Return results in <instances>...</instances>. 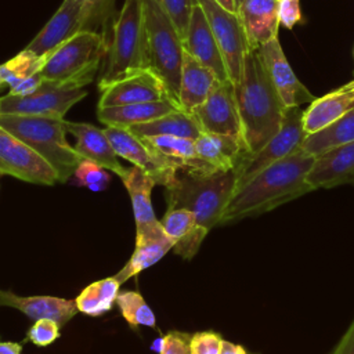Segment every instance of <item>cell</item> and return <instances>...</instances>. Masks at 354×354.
Masks as SVG:
<instances>
[{
	"label": "cell",
	"mask_w": 354,
	"mask_h": 354,
	"mask_svg": "<svg viewBox=\"0 0 354 354\" xmlns=\"http://www.w3.org/2000/svg\"><path fill=\"white\" fill-rule=\"evenodd\" d=\"M314 159V155L300 148L259 171L235 189L225 207L221 224L259 216L315 191L307 181Z\"/></svg>",
	"instance_id": "1"
},
{
	"label": "cell",
	"mask_w": 354,
	"mask_h": 354,
	"mask_svg": "<svg viewBox=\"0 0 354 354\" xmlns=\"http://www.w3.org/2000/svg\"><path fill=\"white\" fill-rule=\"evenodd\" d=\"M235 95L248 155L260 151L281 129L286 106L272 86L256 50H249Z\"/></svg>",
	"instance_id": "2"
},
{
	"label": "cell",
	"mask_w": 354,
	"mask_h": 354,
	"mask_svg": "<svg viewBox=\"0 0 354 354\" xmlns=\"http://www.w3.org/2000/svg\"><path fill=\"white\" fill-rule=\"evenodd\" d=\"M104 55L105 36L102 33L77 32L43 59L37 72L43 80L37 91L86 87L94 80Z\"/></svg>",
	"instance_id": "3"
},
{
	"label": "cell",
	"mask_w": 354,
	"mask_h": 354,
	"mask_svg": "<svg viewBox=\"0 0 354 354\" xmlns=\"http://www.w3.org/2000/svg\"><path fill=\"white\" fill-rule=\"evenodd\" d=\"M238 171L209 174L178 173L177 180L165 188L167 209L184 207L194 213L196 224L206 231L221 224L225 207L236 189Z\"/></svg>",
	"instance_id": "4"
},
{
	"label": "cell",
	"mask_w": 354,
	"mask_h": 354,
	"mask_svg": "<svg viewBox=\"0 0 354 354\" xmlns=\"http://www.w3.org/2000/svg\"><path fill=\"white\" fill-rule=\"evenodd\" d=\"M0 126L40 155L55 170L58 183H68L83 160L66 140L65 119L0 113Z\"/></svg>",
	"instance_id": "5"
},
{
	"label": "cell",
	"mask_w": 354,
	"mask_h": 354,
	"mask_svg": "<svg viewBox=\"0 0 354 354\" xmlns=\"http://www.w3.org/2000/svg\"><path fill=\"white\" fill-rule=\"evenodd\" d=\"M145 68L148 66L141 0H124L113 21L111 37L105 41L98 88Z\"/></svg>",
	"instance_id": "6"
},
{
	"label": "cell",
	"mask_w": 354,
	"mask_h": 354,
	"mask_svg": "<svg viewBox=\"0 0 354 354\" xmlns=\"http://www.w3.org/2000/svg\"><path fill=\"white\" fill-rule=\"evenodd\" d=\"M145 33L147 66L166 84L169 95L178 104L183 40L171 18L158 0H141Z\"/></svg>",
	"instance_id": "7"
},
{
	"label": "cell",
	"mask_w": 354,
	"mask_h": 354,
	"mask_svg": "<svg viewBox=\"0 0 354 354\" xmlns=\"http://www.w3.org/2000/svg\"><path fill=\"white\" fill-rule=\"evenodd\" d=\"M307 133L303 127V111L299 106H289L285 111L279 131L256 153L246 155L238 166L236 188L270 165L292 155L303 145Z\"/></svg>",
	"instance_id": "8"
},
{
	"label": "cell",
	"mask_w": 354,
	"mask_h": 354,
	"mask_svg": "<svg viewBox=\"0 0 354 354\" xmlns=\"http://www.w3.org/2000/svg\"><path fill=\"white\" fill-rule=\"evenodd\" d=\"M202 7L218 48L223 54L230 80L234 86L239 82L243 61L249 47L238 12L228 11L214 0H196Z\"/></svg>",
	"instance_id": "9"
},
{
	"label": "cell",
	"mask_w": 354,
	"mask_h": 354,
	"mask_svg": "<svg viewBox=\"0 0 354 354\" xmlns=\"http://www.w3.org/2000/svg\"><path fill=\"white\" fill-rule=\"evenodd\" d=\"M0 171L33 184L53 185L58 183L55 170L3 126H0Z\"/></svg>",
	"instance_id": "10"
},
{
	"label": "cell",
	"mask_w": 354,
	"mask_h": 354,
	"mask_svg": "<svg viewBox=\"0 0 354 354\" xmlns=\"http://www.w3.org/2000/svg\"><path fill=\"white\" fill-rule=\"evenodd\" d=\"M104 130L116 155L145 171L156 184L166 188L177 180L178 170L153 152L142 138L133 134L129 129L106 126Z\"/></svg>",
	"instance_id": "11"
},
{
	"label": "cell",
	"mask_w": 354,
	"mask_h": 354,
	"mask_svg": "<svg viewBox=\"0 0 354 354\" xmlns=\"http://www.w3.org/2000/svg\"><path fill=\"white\" fill-rule=\"evenodd\" d=\"M87 95L84 87H65L37 91L28 95L0 97V113L64 119L66 112Z\"/></svg>",
	"instance_id": "12"
},
{
	"label": "cell",
	"mask_w": 354,
	"mask_h": 354,
	"mask_svg": "<svg viewBox=\"0 0 354 354\" xmlns=\"http://www.w3.org/2000/svg\"><path fill=\"white\" fill-rule=\"evenodd\" d=\"M192 113L203 133L231 136L242 140L235 86L231 80L218 82L205 102Z\"/></svg>",
	"instance_id": "13"
},
{
	"label": "cell",
	"mask_w": 354,
	"mask_h": 354,
	"mask_svg": "<svg viewBox=\"0 0 354 354\" xmlns=\"http://www.w3.org/2000/svg\"><path fill=\"white\" fill-rule=\"evenodd\" d=\"M98 90L100 100L97 108L171 98L163 80L149 68L127 75Z\"/></svg>",
	"instance_id": "14"
},
{
	"label": "cell",
	"mask_w": 354,
	"mask_h": 354,
	"mask_svg": "<svg viewBox=\"0 0 354 354\" xmlns=\"http://www.w3.org/2000/svg\"><path fill=\"white\" fill-rule=\"evenodd\" d=\"M256 51L272 86L286 108L300 106L301 104L315 100L307 87L296 77L282 51L278 37L264 43Z\"/></svg>",
	"instance_id": "15"
},
{
	"label": "cell",
	"mask_w": 354,
	"mask_h": 354,
	"mask_svg": "<svg viewBox=\"0 0 354 354\" xmlns=\"http://www.w3.org/2000/svg\"><path fill=\"white\" fill-rule=\"evenodd\" d=\"M181 40L183 50L207 66L220 82L230 80L223 54L214 39L209 21L198 1L192 8L188 26Z\"/></svg>",
	"instance_id": "16"
},
{
	"label": "cell",
	"mask_w": 354,
	"mask_h": 354,
	"mask_svg": "<svg viewBox=\"0 0 354 354\" xmlns=\"http://www.w3.org/2000/svg\"><path fill=\"white\" fill-rule=\"evenodd\" d=\"M80 32V1L62 0L41 30L25 47L39 58H46L53 50Z\"/></svg>",
	"instance_id": "17"
},
{
	"label": "cell",
	"mask_w": 354,
	"mask_h": 354,
	"mask_svg": "<svg viewBox=\"0 0 354 354\" xmlns=\"http://www.w3.org/2000/svg\"><path fill=\"white\" fill-rule=\"evenodd\" d=\"M307 181L314 189L354 184V141L317 155Z\"/></svg>",
	"instance_id": "18"
},
{
	"label": "cell",
	"mask_w": 354,
	"mask_h": 354,
	"mask_svg": "<svg viewBox=\"0 0 354 354\" xmlns=\"http://www.w3.org/2000/svg\"><path fill=\"white\" fill-rule=\"evenodd\" d=\"M66 131L76 138L75 149L86 160H91L101 167L116 173L120 178L126 174L127 167L119 162L106 133L94 124L83 122L65 120Z\"/></svg>",
	"instance_id": "19"
},
{
	"label": "cell",
	"mask_w": 354,
	"mask_h": 354,
	"mask_svg": "<svg viewBox=\"0 0 354 354\" xmlns=\"http://www.w3.org/2000/svg\"><path fill=\"white\" fill-rule=\"evenodd\" d=\"M174 246L158 220L153 224L136 228V248L130 260L113 275L120 283L140 274L145 268L158 263Z\"/></svg>",
	"instance_id": "20"
},
{
	"label": "cell",
	"mask_w": 354,
	"mask_h": 354,
	"mask_svg": "<svg viewBox=\"0 0 354 354\" xmlns=\"http://www.w3.org/2000/svg\"><path fill=\"white\" fill-rule=\"evenodd\" d=\"M238 17L252 50L278 37V0H242Z\"/></svg>",
	"instance_id": "21"
},
{
	"label": "cell",
	"mask_w": 354,
	"mask_h": 354,
	"mask_svg": "<svg viewBox=\"0 0 354 354\" xmlns=\"http://www.w3.org/2000/svg\"><path fill=\"white\" fill-rule=\"evenodd\" d=\"M354 108V79L348 83L329 91L328 94L310 102L303 111V127L308 134H314Z\"/></svg>",
	"instance_id": "22"
},
{
	"label": "cell",
	"mask_w": 354,
	"mask_h": 354,
	"mask_svg": "<svg viewBox=\"0 0 354 354\" xmlns=\"http://www.w3.org/2000/svg\"><path fill=\"white\" fill-rule=\"evenodd\" d=\"M218 82L220 80L207 66L201 64L191 54L183 51L177 100L181 109L194 112L205 102Z\"/></svg>",
	"instance_id": "23"
},
{
	"label": "cell",
	"mask_w": 354,
	"mask_h": 354,
	"mask_svg": "<svg viewBox=\"0 0 354 354\" xmlns=\"http://www.w3.org/2000/svg\"><path fill=\"white\" fill-rule=\"evenodd\" d=\"M0 306L14 307L30 319L51 318L64 326L79 311L75 300L54 296H17L0 289Z\"/></svg>",
	"instance_id": "24"
},
{
	"label": "cell",
	"mask_w": 354,
	"mask_h": 354,
	"mask_svg": "<svg viewBox=\"0 0 354 354\" xmlns=\"http://www.w3.org/2000/svg\"><path fill=\"white\" fill-rule=\"evenodd\" d=\"M142 140L153 152L174 166L178 173L209 174L217 171L198 156L195 140L176 136H155Z\"/></svg>",
	"instance_id": "25"
},
{
	"label": "cell",
	"mask_w": 354,
	"mask_h": 354,
	"mask_svg": "<svg viewBox=\"0 0 354 354\" xmlns=\"http://www.w3.org/2000/svg\"><path fill=\"white\" fill-rule=\"evenodd\" d=\"M160 224L174 243L173 252L185 260H189L196 254L209 232L199 227L194 213L184 207L167 209Z\"/></svg>",
	"instance_id": "26"
},
{
	"label": "cell",
	"mask_w": 354,
	"mask_h": 354,
	"mask_svg": "<svg viewBox=\"0 0 354 354\" xmlns=\"http://www.w3.org/2000/svg\"><path fill=\"white\" fill-rule=\"evenodd\" d=\"M178 108L180 105L174 100L165 98L159 101L97 108V118L105 126L129 129L134 124L158 119Z\"/></svg>",
	"instance_id": "27"
},
{
	"label": "cell",
	"mask_w": 354,
	"mask_h": 354,
	"mask_svg": "<svg viewBox=\"0 0 354 354\" xmlns=\"http://www.w3.org/2000/svg\"><path fill=\"white\" fill-rule=\"evenodd\" d=\"M195 149L198 156L217 171L238 169L248 155L242 140L213 133H202L195 140Z\"/></svg>",
	"instance_id": "28"
},
{
	"label": "cell",
	"mask_w": 354,
	"mask_h": 354,
	"mask_svg": "<svg viewBox=\"0 0 354 354\" xmlns=\"http://www.w3.org/2000/svg\"><path fill=\"white\" fill-rule=\"evenodd\" d=\"M129 130L140 138L155 136H176L196 140L203 131L192 112H187L181 108L169 112L158 119L134 124Z\"/></svg>",
	"instance_id": "29"
},
{
	"label": "cell",
	"mask_w": 354,
	"mask_h": 354,
	"mask_svg": "<svg viewBox=\"0 0 354 354\" xmlns=\"http://www.w3.org/2000/svg\"><path fill=\"white\" fill-rule=\"evenodd\" d=\"M122 181L131 199L136 228L156 223L158 218L155 217L151 202V192L156 183L137 166L129 167L126 174L122 177Z\"/></svg>",
	"instance_id": "30"
},
{
	"label": "cell",
	"mask_w": 354,
	"mask_h": 354,
	"mask_svg": "<svg viewBox=\"0 0 354 354\" xmlns=\"http://www.w3.org/2000/svg\"><path fill=\"white\" fill-rule=\"evenodd\" d=\"M354 141V108L328 127L308 134L301 145V149L310 155H319L333 147Z\"/></svg>",
	"instance_id": "31"
},
{
	"label": "cell",
	"mask_w": 354,
	"mask_h": 354,
	"mask_svg": "<svg viewBox=\"0 0 354 354\" xmlns=\"http://www.w3.org/2000/svg\"><path fill=\"white\" fill-rule=\"evenodd\" d=\"M120 285L122 283L115 277L91 282L75 299L79 311L90 317L108 313L116 301Z\"/></svg>",
	"instance_id": "32"
},
{
	"label": "cell",
	"mask_w": 354,
	"mask_h": 354,
	"mask_svg": "<svg viewBox=\"0 0 354 354\" xmlns=\"http://www.w3.org/2000/svg\"><path fill=\"white\" fill-rule=\"evenodd\" d=\"M43 59L24 48L15 57L0 65V79L10 90L22 80L36 75L41 68Z\"/></svg>",
	"instance_id": "33"
},
{
	"label": "cell",
	"mask_w": 354,
	"mask_h": 354,
	"mask_svg": "<svg viewBox=\"0 0 354 354\" xmlns=\"http://www.w3.org/2000/svg\"><path fill=\"white\" fill-rule=\"evenodd\" d=\"M116 303L123 318L129 322L130 326H156V319L153 311L149 308L147 301L138 292L124 290L119 292L116 297Z\"/></svg>",
	"instance_id": "34"
},
{
	"label": "cell",
	"mask_w": 354,
	"mask_h": 354,
	"mask_svg": "<svg viewBox=\"0 0 354 354\" xmlns=\"http://www.w3.org/2000/svg\"><path fill=\"white\" fill-rule=\"evenodd\" d=\"M115 0H82L80 1V30L98 32L105 28Z\"/></svg>",
	"instance_id": "35"
},
{
	"label": "cell",
	"mask_w": 354,
	"mask_h": 354,
	"mask_svg": "<svg viewBox=\"0 0 354 354\" xmlns=\"http://www.w3.org/2000/svg\"><path fill=\"white\" fill-rule=\"evenodd\" d=\"M71 181L75 185L86 187L94 192H98V191H104L108 187L111 181V176L106 171V169L101 167L100 165L91 160L83 159L79 163L77 169L75 170L73 176L71 177Z\"/></svg>",
	"instance_id": "36"
},
{
	"label": "cell",
	"mask_w": 354,
	"mask_h": 354,
	"mask_svg": "<svg viewBox=\"0 0 354 354\" xmlns=\"http://www.w3.org/2000/svg\"><path fill=\"white\" fill-rule=\"evenodd\" d=\"M158 1L160 3L166 14L171 18L173 24L176 25L183 39V35L185 33V29L188 26V21L196 0H158Z\"/></svg>",
	"instance_id": "37"
},
{
	"label": "cell",
	"mask_w": 354,
	"mask_h": 354,
	"mask_svg": "<svg viewBox=\"0 0 354 354\" xmlns=\"http://www.w3.org/2000/svg\"><path fill=\"white\" fill-rule=\"evenodd\" d=\"M59 325L51 318H40L28 330V339L40 347L48 346L59 337Z\"/></svg>",
	"instance_id": "38"
},
{
	"label": "cell",
	"mask_w": 354,
	"mask_h": 354,
	"mask_svg": "<svg viewBox=\"0 0 354 354\" xmlns=\"http://www.w3.org/2000/svg\"><path fill=\"white\" fill-rule=\"evenodd\" d=\"M223 339L214 332H198L191 335V354H220Z\"/></svg>",
	"instance_id": "39"
},
{
	"label": "cell",
	"mask_w": 354,
	"mask_h": 354,
	"mask_svg": "<svg viewBox=\"0 0 354 354\" xmlns=\"http://www.w3.org/2000/svg\"><path fill=\"white\" fill-rule=\"evenodd\" d=\"M160 354H191V335L171 330L165 335Z\"/></svg>",
	"instance_id": "40"
},
{
	"label": "cell",
	"mask_w": 354,
	"mask_h": 354,
	"mask_svg": "<svg viewBox=\"0 0 354 354\" xmlns=\"http://www.w3.org/2000/svg\"><path fill=\"white\" fill-rule=\"evenodd\" d=\"M279 25L292 29L301 21L300 0H278Z\"/></svg>",
	"instance_id": "41"
},
{
	"label": "cell",
	"mask_w": 354,
	"mask_h": 354,
	"mask_svg": "<svg viewBox=\"0 0 354 354\" xmlns=\"http://www.w3.org/2000/svg\"><path fill=\"white\" fill-rule=\"evenodd\" d=\"M330 354H354V319Z\"/></svg>",
	"instance_id": "42"
},
{
	"label": "cell",
	"mask_w": 354,
	"mask_h": 354,
	"mask_svg": "<svg viewBox=\"0 0 354 354\" xmlns=\"http://www.w3.org/2000/svg\"><path fill=\"white\" fill-rule=\"evenodd\" d=\"M220 354H248V353H246V350L242 346L231 343V342H227V340H223V346H221Z\"/></svg>",
	"instance_id": "43"
},
{
	"label": "cell",
	"mask_w": 354,
	"mask_h": 354,
	"mask_svg": "<svg viewBox=\"0 0 354 354\" xmlns=\"http://www.w3.org/2000/svg\"><path fill=\"white\" fill-rule=\"evenodd\" d=\"M22 346L14 342H0V354H21Z\"/></svg>",
	"instance_id": "44"
},
{
	"label": "cell",
	"mask_w": 354,
	"mask_h": 354,
	"mask_svg": "<svg viewBox=\"0 0 354 354\" xmlns=\"http://www.w3.org/2000/svg\"><path fill=\"white\" fill-rule=\"evenodd\" d=\"M214 1H217L220 6H223V7L227 8L228 11L238 12V6H236V1H235V0H214Z\"/></svg>",
	"instance_id": "45"
},
{
	"label": "cell",
	"mask_w": 354,
	"mask_h": 354,
	"mask_svg": "<svg viewBox=\"0 0 354 354\" xmlns=\"http://www.w3.org/2000/svg\"><path fill=\"white\" fill-rule=\"evenodd\" d=\"M163 343H165V336H162V337H158V339L153 342V344H152V348L160 354V351H162V348H163Z\"/></svg>",
	"instance_id": "46"
},
{
	"label": "cell",
	"mask_w": 354,
	"mask_h": 354,
	"mask_svg": "<svg viewBox=\"0 0 354 354\" xmlns=\"http://www.w3.org/2000/svg\"><path fill=\"white\" fill-rule=\"evenodd\" d=\"M6 88H7V87L4 86V83H3V82H1V79H0V94H1V93H3Z\"/></svg>",
	"instance_id": "47"
},
{
	"label": "cell",
	"mask_w": 354,
	"mask_h": 354,
	"mask_svg": "<svg viewBox=\"0 0 354 354\" xmlns=\"http://www.w3.org/2000/svg\"><path fill=\"white\" fill-rule=\"evenodd\" d=\"M235 1H236V6H239V3H241L242 0H235Z\"/></svg>",
	"instance_id": "48"
},
{
	"label": "cell",
	"mask_w": 354,
	"mask_h": 354,
	"mask_svg": "<svg viewBox=\"0 0 354 354\" xmlns=\"http://www.w3.org/2000/svg\"><path fill=\"white\" fill-rule=\"evenodd\" d=\"M1 176H3V173H1V171H0V177H1Z\"/></svg>",
	"instance_id": "49"
},
{
	"label": "cell",
	"mask_w": 354,
	"mask_h": 354,
	"mask_svg": "<svg viewBox=\"0 0 354 354\" xmlns=\"http://www.w3.org/2000/svg\"><path fill=\"white\" fill-rule=\"evenodd\" d=\"M79 1H82V0H79Z\"/></svg>",
	"instance_id": "50"
}]
</instances>
